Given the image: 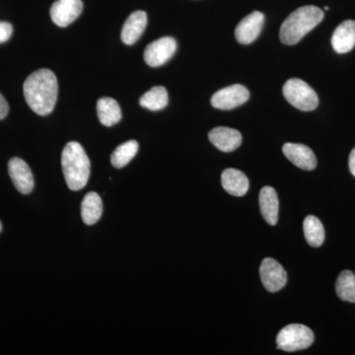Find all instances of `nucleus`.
I'll list each match as a JSON object with an SVG mask.
<instances>
[{
  "mask_svg": "<svg viewBox=\"0 0 355 355\" xmlns=\"http://www.w3.org/2000/svg\"><path fill=\"white\" fill-rule=\"evenodd\" d=\"M23 91L26 102L32 111L39 116H48L53 111L57 103V77L50 69L37 70L27 77Z\"/></svg>",
  "mask_w": 355,
  "mask_h": 355,
  "instance_id": "obj_1",
  "label": "nucleus"
},
{
  "mask_svg": "<svg viewBox=\"0 0 355 355\" xmlns=\"http://www.w3.org/2000/svg\"><path fill=\"white\" fill-rule=\"evenodd\" d=\"M323 19L324 11L319 7H300L282 23L279 32L280 41L288 46L297 44Z\"/></svg>",
  "mask_w": 355,
  "mask_h": 355,
  "instance_id": "obj_2",
  "label": "nucleus"
},
{
  "mask_svg": "<svg viewBox=\"0 0 355 355\" xmlns=\"http://www.w3.org/2000/svg\"><path fill=\"white\" fill-rule=\"evenodd\" d=\"M62 166L70 190H83L90 177L91 164L80 144L71 141L65 146L62 154Z\"/></svg>",
  "mask_w": 355,
  "mask_h": 355,
  "instance_id": "obj_3",
  "label": "nucleus"
},
{
  "mask_svg": "<svg viewBox=\"0 0 355 355\" xmlns=\"http://www.w3.org/2000/svg\"><path fill=\"white\" fill-rule=\"evenodd\" d=\"M282 93L287 102L300 111H314L319 105V98L314 89L301 79H289L284 84Z\"/></svg>",
  "mask_w": 355,
  "mask_h": 355,
  "instance_id": "obj_4",
  "label": "nucleus"
},
{
  "mask_svg": "<svg viewBox=\"0 0 355 355\" xmlns=\"http://www.w3.org/2000/svg\"><path fill=\"white\" fill-rule=\"evenodd\" d=\"M314 334L308 327L292 324L284 327L277 336V349L287 352L308 349L314 343Z\"/></svg>",
  "mask_w": 355,
  "mask_h": 355,
  "instance_id": "obj_5",
  "label": "nucleus"
},
{
  "mask_svg": "<svg viewBox=\"0 0 355 355\" xmlns=\"http://www.w3.org/2000/svg\"><path fill=\"white\" fill-rule=\"evenodd\" d=\"M177 50V43L172 37H164L149 44L144 51V60L149 67H157L169 62Z\"/></svg>",
  "mask_w": 355,
  "mask_h": 355,
  "instance_id": "obj_6",
  "label": "nucleus"
},
{
  "mask_svg": "<svg viewBox=\"0 0 355 355\" xmlns=\"http://www.w3.org/2000/svg\"><path fill=\"white\" fill-rule=\"evenodd\" d=\"M249 98L250 93L246 87L234 84L217 91L211 97V105L214 108L227 111L241 106Z\"/></svg>",
  "mask_w": 355,
  "mask_h": 355,
  "instance_id": "obj_7",
  "label": "nucleus"
},
{
  "mask_svg": "<svg viewBox=\"0 0 355 355\" xmlns=\"http://www.w3.org/2000/svg\"><path fill=\"white\" fill-rule=\"evenodd\" d=\"M83 10L81 0H57L51 7V17L58 27H67L80 16Z\"/></svg>",
  "mask_w": 355,
  "mask_h": 355,
  "instance_id": "obj_8",
  "label": "nucleus"
},
{
  "mask_svg": "<svg viewBox=\"0 0 355 355\" xmlns=\"http://www.w3.org/2000/svg\"><path fill=\"white\" fill-rule=\"evenodd\" d=\"M261 282L266 291L277 292L286 286L287 273L279 261L266 258L261 261L260 268Z\"/></svg>",
  "mask_w": 355,
  "mask_h": 355,
  "instance_id": "obj_9",
  "label": "nucleus"
},
{
  "mask_svg": "<svg viewBox=\"0 0 355 355\" xmlns=\"http://www.w3.org/2000/svg\"><path fill=\"white\" fill-rule=\"evenodd\" d=\"M8 173L12 183L19 193L28 195L34 189V177L24 160L14 157L8 162Z\"/></svg>",
  "mask_w": 355,
  "mask_h": 355,
  "instance_id": "obj_10",
  "label": "nucleus"
},
{
  "mask_svg": "<svg viewBox=\"0 0 355 355\" xmlns=\"http://www.w3.org/2000/svg\"><path fill=\"white\" fill-rule=\"evenodd\" d=\"M263 23H265V15L260 11H254L250 14L236 27V40L243 44L253 43L260 36Z\"/></svg>",
  "mask_w": 355,
  "mask_h": 355,
  "instance_id": "obj_11",
  "label": "nucleus"
},
{
  "mask_svg": "<svg viewBox=\"0 0 355 355\" xmlns=\"http://www.w3.org/2000/svg\"><path fill=\"white\" fill-rule=\"evenodd\" d=\"M282 151L286 158L300 169L312 171L317 167L316 156L312 149L304 144H286Z\"/></svg>",
  "mask_w": 355,
  "mask_h": 355,
  "instance_id": "obj_12",
  "label": "nucleus"
},
{
  "mask_svg": "<svg viewBox=\"0 0 355 355\" xmlns=\"http://www.w3.org/2000/svg\"><path fill=\"white\" fill-rule=\"evenodd\" d=\"M209 139L222 153H232L242 144L241 133L230 128H212L209 133Z\"/></svg>",
  "mask_w": 355,
  "mask_h": 355,
  "instance_id": "obj_13",
  "label": "nucleus"
},
{
  "mask_svg": "<svg viewBox=\"0 0 355 355\" xmlns=\"http://www.w3.org/2000/svg\"><path fill=\"white\" fill-rule=\"evenodd\" d=\"M331 46L338 53H347L355 46V21L347 20L338 25L331 37Z\"/></svg>",
  "mask_w": 355,
  "mask_h": 355,
  "instance_id": "obj_14",
  "label": "nucleus"
},
{
  "mask_svg": "<svg viewBox=\"0 0 355 355\" xmlns=\"http://www.w3.org/2000/svg\"><path fill=\"white\" fill-rule=\"evenodd\" d=\"M147 25V14L144 11L137 10L130 14L121 30V41L125 44L137 43L142 36Z\"/></svg>",
  "mask_w": 355,
  "mask_h": 355,
  "instance_id": "obj_15",
  "label": "nucleus"
},
{
  "mask_svg": "<svg viewBox=\"0 0 355 355\" xmlns=\"http://www.w3.org/2000/svg\"><path fill=\"white\" fill-rule=\"evenodd\" d=\"M221 183L224 190L235 197H243L249 190V180L244 173L239 170H224L221 175Z\"/></svg>",
  "mask_w": 355,
  "mask_h": 355,
  "instance_id": "obj_16",
  "label": "nucleus"
},
{
  "mask_svg": "<svg viewBox=\"0 0 355 355\" xmlns=\"http://www.w3.org/2000/svg\"><path fill=\"white\" fill-rule=\"evenodd\" d=\"M260 209L263 218L270 225H277L279 221V198L272 187H263L260 191Z\"/></svg>",
  "mask_w": 355,
  "mask_h": 355,
  "instance_id": "obj_17",
  "label": "nucleus"
},
{
  "mask_svg": "<svg viewBox=\"0 0 355 355\" xmlns=\"http://www.w3.org/2000/svg\"><path fill=\"white\" fill-rule=\"evenodd\" d=\"M97 114L100 123L105 127H113L121 120L120 105L113 98L104 97L98 100Z\"/></svg>",
  "mask_w": 355,
  "mask_h": 355,
  "instance_id": "obj_18",
  "label": "nucleus"
},
{
  "mask_svg": "<svg viewBox=\"0 0 355 355\" xmlns=\"http://www.w3.org/2000/svg\"><path fill=\"white\" fill-rule=\"evenodd\" d=\"M103 202L101 198L94 191L88 193L81 203V217L86 225H94L101 218Z\"/></svg>",
  "mask_w": 355,
  "mask_h": 355,
  "instance_id": "obj_19",
  "label": "nucleus"
},
{
  "mask_svg": "<svg viewBox=\"0 0 355 355\" xmlns=\"http://www.w3.org/2000/svg\"><path fill=\"white\" fill-rule=\"evenodd\" d=\"M141 107L150 111H161L168 105V92L163 86H156L147 91L139 99Z\"/></svg>",
  "mask_w": 355,
  "mask_h": 355,
  "instance_id": "obj_20",
  "label": "nucleus"
},
{
  "mask_svg": "<svg viewBox=\"0 0 355 355\" xmlns=\"http://www.w3.org/2000/svg\"><path fill=\"white\" fill-rule=\"evenodd\" d=\"M304 235L306 241L310 246L318 248L321 246L324 240V229L322 222L316 216L306 217L304 223Z\"/></svg>",
  "mask_w": 355,
  "mask_h": 355,
  "instance_id": "obj_21",
  "label": "nucleus"
},
{
  "mask_svg": "<svg viewBox=\"0 0 355 355\" xmlns=\"http://www.w3.org/2000/svg\"><path fill=\"white\" fill-rule=\"evenodd\" d=\"M137 151H139V144L135 140H130V141L121 144L112 154V165L116 169H121L135 158Z\"/></svg>",
  "mask_w": 355,
  "mask_h": 355,
  "instance_id": "obj_22",
  "label": "nucleus"
},
{
  "mask_svg": "<svg viewBox=\"0 0 355 355\" xmlns=\"http://www.w3.org/2000/svg\"><path fill=\"white\" fill-rule=\"evenodd\" d=\"M336 291L343 301L355 303V275L350 270H343L338 277Z\"/></svg>",
  "mask_w": 355,
  "mask_h": 355,
  "instance_id": "obj_23",
  "label": "nucleus"
},
{
  "mask_svg": "<svg viewBox=\"0 0 355 355\" xmlns=\"http://www.w3.org/2000/svg\"><path fill=\"white\" fill-rule=\"evenodd\" d=\"M13 27L10 23L0 22V44L6 43L12 36Z\"/></svg>",
  "mask_w": 355,
  "mask_h": 355,
  "instance_id": "obj_24",
  "label": "nucleus"
},
{
  "mask_svg": "<svg viewBox=\"0 0 355 355\" xmlns=\"http://www.w3.org/2000/svg\"><path fill=\"white\" fill-rule=\"evenodd\" d=\"M9 112L8 103H7L6 98L0 93V120H3Z\"/></svg>",
  "mask_w": 355,
  "mask_h": 355,
  "instance_id": "obj_25",
  "label": "nucleus"
},
{
  "mask_svg": "<svg viewBox=\"0 0 355 355\" xmlns=\"http://www.w3.org/2000/svg\"><path fill=\"white\" fill-rule=\"evenodd\" d=\"M349 166L350 172H352V174L355 177V147L354 150L352 151V153H350Z\"/></svg>",
  "mask_w": 355,
  "mask_h": 355,
  "instance_id": "obj_26",
  "label": "nucleus"
},
{
  "mask_svg": "<svg viewBox=\"0 0 355 355\" xmlns=\"http://www.w3.org/2000/svg\"><path fill=\"white\" fill-rule=\"evenodd\" d=\"M2 231V223L1 221H0V232Z\"/></svg>",
  "mask_w": 355,
  "mask_h": 355,
  "instance_id": "obj_27",
  "label": "nucleus"
},
{
  "mask_svg": "<svg viewBox=\"0 0 355 355\" xmlns=\"http://www.w3.org/2000/svg\"><path fill=\"white\" fill-rule=\"evenodd\" d=\"M329 9H330V8H329V6L324 7V10H329Z\"/></svg>",
  "mask_w": 355,
  "mask_h": 355,
  "instance_id": "obj_28",
  "label": "nucleus"
}]
</instances>
